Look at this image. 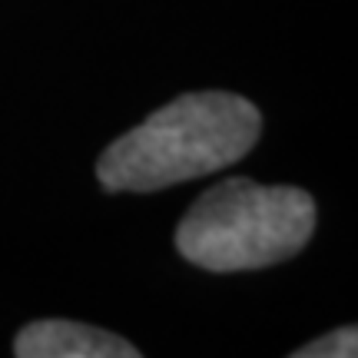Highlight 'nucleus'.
Segmentation results:
<instances>
[{
	"label": "nucleus",
	"mask_w": 358,
	"mask_h": 358,
	"mask_svg": "<svg viewBox=\"0 0 358 358\" xmlns=\"http://www.w3.org/2000/svg\"><path fill=\"white\" fill-rule=\"evenodd\" d=\"M292 358H358V325H345L338 332H329L295 348Z\"/></svg>",
	"instance_id": "20e7f679"
},
{
	"label": "nucleus",
	"mask_w": 358,
	"mask_h": 358,
	"mask_svg": "<svg viewBox=\"0 0 358 358\" xmlns=\"http://www.w3.org/2000/svg\"><path fill=\"white\" fill-rule=\"evenodd\" d=\"M312 229L315 199L306 189L236 176L189 206L176 229V249L206 272H249L302 252Z\"/></svg>",
	"instance_id": "f03ea898"
},
{
	"label": "nucleus",
	"mask_w": 358,
	"mask_h": 358,
	"mask_svg": "<svg viewBox=\"0 0 358 358\" xmlns=\"http://www.w3.org/2000/svg\"><path fill=\"white\" fill-rule=\"evenodd\" d=\"M262 133V116L245 96L206 90L159 106L123 133L96 163L110 192H156L239 163Z\"/></svg>",
	"instance_id": "f257e3e1"
},
{
	"label": "nucleus",
	"mask_w": 358,
	"mask_h": 358,
	"mask_svg": "<svg viewBox=\"0 0 358 358\" xmlns=\"http://www.w3.org/2000/svg\"><path fill=\"white\" fill-rule=\"evenodd\" d=\"M13 355L20 358H136L140 348H133L127 338L103 332L93 325L64 319H43L17 332Z\"/></svg>",
	"instance_id": "7ed1b4c3"
}]
</instances>
